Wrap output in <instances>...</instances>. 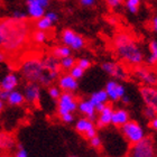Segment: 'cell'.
<instances>
[{
  "label": "cell",
  "instance_id": "6da1fadb",
  "mask_svg": "<svg viewBox=\"0 0 157 157\" xmlns=\"http://www.w3.org/2000/svg\"><path fill=\"white\" fill-rule=\"evenodd\" d=\"M30 25L27 20H18L5 17L0 21V46L1 52L13 56L26 46L30 38Z\"/></svg>",
  "mask_w": 157,
  "mask_h": 157
},
{
  "label": "cell",
  "instance_id": "7a4b0ae2",
  "mask_svg": "<svg viewBox=\"0 0 157 157\" xmlns=\"http://www.w3.org/2000/svg\"><path fill=\"white\" fill-rule=\"evenodd\" d=\"M112 48L116 55L126 65L136 67L144 62V52L130 34L120 32L112 38Z\"/></svg>",
  "mask_w": 157,
  "mask_h": 157
},
{
  "label": "cell",
  "instance_id": "3957f363",
  "mask_svg": "<svg viewBox=\"0 0 157 157\" xmlns=\"http://www.w3.org/2000/svg\"><path fill=\"white\" fill-rule=\"evenodd\" d=\"M19 72L27 82L39 83L43 86H49L55 81L52 73L45 69L43 59L37 56H29L24 59L19 66Z\"/></svg>",
  "mask_w": 157,
  "mask_h": 157
},
{
  "label": "cell",
  "instance_id": "277c9868",
  "mask_svg": "<svg viewBox=\"0 0 157 157\" xmlns=\"http://www.w3.org/2000/svg\"><path fill=\"white\" fill-rule=\"evenodd\" d=\"M128 157H156L153 139L151 137H145L143 140L131 145Z\"/></svg>",
  "mask_w": 157,
  "mask_h": 157
},
{
  "label": "cell",
  "instance_id": "5b68a950",
  "mask_svg": "<svg viewBox=\"0 0 157 157\" xmlns=\"http://www.w3.org/2000/svg\"><path fill=\"white\" fill-rule=\"evenodd\" d=\"M121 129V134L124 135V137L126 138V140L129 144L134 145L138 141L143 140L146 136H145V130L144 128L141 127L140 124L136 122V121H128L127 124H124Z\"/></svg>",
  "mask_w": 157,
  "mask_h": 157
},
{
  "label": "cell",
  "instance_id": "8992f818",
  "mask_svg": "<svg viewBox=\"0 0 157 157\" xmlns=\"http://www.w3.org/2000/svg\"><path fill=\"white\" fill-rule=\"evenodd\" d=\"M134 74L138 81L145 86H157V72L149 65H139L134 67Z\"/></svg>",
  "mask_w": 157,
  "mask_h": 157
},
{
  "label": "cell",
  "instance_id": "52a82bcc",
  "mask_svg": "<svg viewBox=\"0 0 157 157\" xmlns=\"http://www.w3.org/2000/svg\"><path fill=\"white\" fill-rule=\"evenodd\" d=\"M78 102L76 101L72 92H62L57 100V112L59 117L66 113H73L75 110H78Z\"/></svg>",
  "mask_w": 157,
  "mask_h": 157
},
{
  "label": "cell",
  "instance_id": "ba28073f",
  "mask_svg": "<svg viewBox=\"0 0 157 157\" xmlns=\"http://www.w3.org/2000/svg\"><path fill=\"white\" fill-rule=\"evenodd\" d=\"M101 69L108 75L117 78V80H120V81L127 80L128 75H129L126 67L122 64H119L117 62H103L101 65Z\"/></svg>",
  "mask_w": 157,
  "mask_h": 157
},
{
  "label": "cell",
  "instance_id": "9c48e42d",
  "mask_svg": "<svg viewBox=\"0 0 157 157\" xmlns=\"http://www.w3.org/2000/svg\"><path fill=\"white\" fill-rule=\"evenodd\" d=\"M61 39H62L63 45L69 46V47H71L74 51H78V49L83 48L85 44L84 39L71 29L63 30L62 35H61Z\"/></svg>",
  "mask_w": 157,
  "mask_h": 157
},
{
  "label": "cell",
  "instance_id": "30bf717a",
  "mask_svg": "<svg viewBox=\"0 0 157 157\" xmlns=\"http://www.w3.org/2000/svg\"><path fill=\"white\" fill-rule=\"evenodd\" d=\"M105 90L108 93L109 100H111V101L121 100L126 95V89H124V86L121 83H118L115 80H110L109 82H107Z\"/></svg>",
  "mask_w": 157,
  "mask_h": 157
},
{
  "label": "cell",
  "instance_id": "8fae6325",
  "mask_svg": "<svg viewBox=\"0 0 157 157\" xmlns=\"http://www.w3.org/2000/svg\"><path fill=\"white\" fill-rule=\"evenodd\" d=\"M24 95H25V100L28 103L32 105H36L37 102L40 100V84L35 83V82H27L25 88H24Z\"/></svg>",
  "mask_w": 157,
  "mask_h": 157
},
{
  "label": "cell",
  "instance_id": "7c38bea8",
  "mask_svg": "<svg viewBox=\"0 0 157 157\" xmlns=\"http://www.w3.org/2000/svg\"><path fill=\"white\" fill-rule=\"evenodd\" d=\"M76 130L80 132V134H83L85 137L88 138L89 140L91 138L95 137L97 136V129H95V124H93V121L88 119V118H80L75 124Z\"/></svg>",
  "mask_w": 157,
  "mask_h": 157
},
{
  "label": "cell",
  "instance_id": "4fadbf2b",
  "mask_svg": "<svg viewBox=\"0 0 157 157\" xmlns=\"http://www.w3.org/2000/svg\"><path fill=\"white\" fill-rule=\"evenodd\" d=\"M139 93L145 105H149L157 111V86L143 85L139 90Z\"/></svg>",
  "mask_w": 157,
  "mask_h": 157
},
{
  "label": "cell",
  "instance_id": "5bb4252c",
  "mask_svg": "<svg viewBox=\"0 0 157 157\" xmlns=\"http://www.w3.org/2000/svg\"><path fill=\"white\" fill-rule=\"evenodd\" d=\"M113 108L110 105H107L103 110L98 113L97 120H95V126L99 128H105L109 124H112V115H113Z\"/></svg>",
  "mask_w": 157,
  "mask_h": 157
},
{
  "label": "cell",
  "instance_id": "9a60e30c",
  "mask_svg": "<svg viewBox=\"0 0 157 157\" xmlns=\"http://www.w3.org/2000/svg\"><path fill=\"white\" fill-rule=\"evenodd\" d=\"M89 100L92 102V105H94L95 109H97V111H98V113H99V112L101 111V110H103L105 107L107 105L109 97H108V93L105 92V90H99V91L93 92Z\"/></svg>",
  "mask_w": 157,
  "mask_h": 157
},
{
  "label": "cell",
  "instance_id": "2e32d148",
  "mask_svg": "<svg viewBox=\"0 0 157 157\" xmlns=\"http://www.w3.org/2000/svg\"><path fill=\"white\" fill-rule=\"evenodd\" d=\"M59 86L63 92H73L78 89V80L71 74H63L59 78Z\"/></svg>",
  "mask_w": 157,
  "mask_h": 157
},
{
  "label": "cell",
  "instance_id": "e0dca14e",
  "mask_svg": "<svg viewBox=\"0 0 157 157\" xmlns=\"http://www.w3.org/2000/svg\"><path fill=\"white\" fill-rule=\"evenodd\" d=\"M78 110L81 112L82 115H84L85 118H88L90 120H95L97 119V109L90 100H82V101L78 102Z\"/></svg>",
  "mask_w": 157,
  "mask_h": 157
},
{
  "label": "cell",
  "instance_id": "ac0fdd59",
  "mask_svg": "<svg viewBox=\"0 0 157 157\" xmlns=\"http://www.w3.org/2000/svg\"><path fill=\"white\" fill-rule=\"evenodd\" d=\"M17 85H18V76L15 73H8V74H6L2 78L1 82H0L1 90H5V91H13L17 88Z\"/></svg>",
  "mask_w": 157,
  "mask_h": 157
},
{
  "label": "cell",
  "instance_id": "d6986e66",
  "mask_svg": "<svg viewBox=\"0 0 157 157\" xmlns=\"http://www.w3.org/2000/svg\"><path fill=\"white\" fill-rule=\"evenodd\" d=\"M129 121V112L126 109H116L112 115V124L116 127L121 128Z\"/></svg>",
  "mask_w": 157,
  "mask_h": 157
},
{
  "label": "cell",
  "instance_id": "ffe728a7",
  "mask_svg": "<svg viewBox=\"0 0 157 157\" xmlns=\"http://www.w3.org/2000/svg\"><path fill=\"white\" fill-rule=\"evenodd\" d=\"M43 62H44L45 69L47 71H51V72H59V69H62L61 67V59H57L53 54L46 55L43 59Z\"/></svg>",
  "mask_w": 157,
  "mask_h": 157
},
{
  "label": "cell",
  "instance_id": "44dd1931",
  "mask_svg": "<svg viewBox=\"0 0 157 157\" xmlns=\"http://www.w3.org/2000/svg\"><path fill=\"white\" fill-rule=\"evenodd\" d=\"M15 146H16L15 138L9 134L1 132V135H0V147H1V149L5 151H10L15 148Z\"/></svg>",
  "mask_w": 157,
  "mask_h": 157
},
{
  "label": "cell",
  "instance_id": "7402d4cb",
  "mask_svg": "<svg viewBox=\"0 0 157 157\" xmlns=\"http://www.w3.org/2000/svg\"><path fill=\"white\" fill-rule=\"evenodd\" d=\"M27 13L30 19L38 20L45 16V8L38 5H27Z\"/></svg>",
  "mask_w": 157,
  "mask_h": 157
},
{
  "label": "cell",
  "instance_id": "603a6c76",
  "mask_svg": "<svg viewBox=\"0 0 157 157\" xmlns=\"http://www.w3.org/2000/svg\"><path fill=\"white\" fill-rule=\"evenodd\" d=\"M148 49H149V55L147 56L146 63L149 66L157 65V40L153 39L148 44Z\"/></svg>",
  "mask_w": 157,
  "mask_h": 157
},
{
  "label": "cell",
  "instance_id": "cb8c5ba5",
  "mask_svg": "<svg viewBox=\"0 0 157 157\" xmlns=\"http://www.w3.org/2000/svg\"><path fill=\"white\" fill-rule=\"evenodd\" d=\"M25 101H26V100H25L24 93H21L20 91H17V90H13V91L10 92L9 97H8V100H7V102L9 103V105H13V107L21 105Z\"/></svg>",
  "mask_w": 157,
  "mask_h": 157
},
{
  "label": "cell",
  "instance_id": "d4e9b609",
  "mask_svg": "<svg viewBox=\"0 0 157 157\" xmlns=\"http://www.w3.org/2000/svg\"><path fill=\"white\" fill-rule=\"evenodd\" d=\"M52 54L54 56H56L57 59H64V57L72 56V48L69 47V46H66V45L56 46V47L53 48Z\"/></svg>",
  "mask_w": 157,
  "mask_h": 157
},
{
  "label": "cell",
  "instance_id": "484cf974",
  "mask_svg": "<svg viewBox=\"0 0 157 157\" xmlns=\"http://www.w3.org/2000/svg\"><path fill=\"white\" fill-rule=\"evenodd\" d=\"M52 26H53V23L46 16H44L43 18H40V19L36 20V23H35L36 29L43 30V32H47V30H49L51 28H52Z\"/></svg>",
  "mask_w": 157,
  "mask_h": 157
},
{
  "label": "cell",
  "instance_id": "4316f807",
  "mask_svg": "<svg viewBox=\"0 0 157 157\" xmlns=\"http://www.w3.org/2000/svg\"><path fill=\"white\" fill-rule=\"evenodd\" d=\"M32 38L36 44H44L46 42V39H47V35H46V32L36 29L32 34Z\"/></svg>",
  "mask_w": 157,
  "mask_h": 157
},
{
  "label": "cell",
  "instance_id": "83f0119b",
  "mask_svg": "<svg viewBox=\"0 0 157 157\" xmlns=\"http://www.w3.org/2000/svg\"><path fill=\"white\" fill-rule=\"evenodd\" d=\"M75 65H76L75 59H73L72 56L64 57V59H61V67L63 70H72Z\"/></svg>",
  "mask_w": 157,
  "mask_h": 157
},
{
  "label": "cell",
  "instance_id": "f1b7e54d",
  "mask_svg": "<svg viewBox=\"0 0 157 157\" xmlns=\"http://www.w3.org/2000/svg\"><path fill=\"white\" fill-rule=\"evenodd\" d=\"M141 0H126V8L131 13H136L139 9Z\"/></svg>",
  "mask_w": 157,
  "mask_h": 157
},
{
  "label": "cell",
  "instance_id": "f546056e",
  "mask_svg": "<svg viewBox=\"0 0 157 157\" xmlns=\"http://www.w3.org/2000/svg\"><path fill=\"white\" fill-rule=\"evenodd\" d=\"M144 116H145V118H146V119H148V120L151 121V120H153V119H155V118L157 117V111L155 110L154 108L149 107V105H145Z\"/></svg>",
  "mask_w": 157,
  "mask_h": 157
},
{
  "label": "cell",
  "instance_id": "4dcf8cb0",
  "mask_svg": "<svg viewBox=\"0 0 157 157\" xmlns=\"http://www.w3.org/2000/svg\"><path fill=\"white\" fill-rule=\"evenodd\" d=\"M62 92H61V89L59 86H49L48 89V95L54 100H59V98L61 97Z\"/></svg>",
  "mask_w": 157,
  "mask_h": 157
},
{
  "label": "cell",
  "instance_id": "1f68e13d",
  "mask_svg": "<svg viewBox=\"0 0 157 157\" xmlns=\"http://www.w3.org/2000/svg\"><path fill=\"white\" fill-rule=\"evenodd\" d=\"M70 74H71L74 78L78 80V78H81L82 76H83V74H84V70L81 69L80 66L75 65L72 70H70Z\"/></svg>",
  "mask_w": 157,
  "mask_h": 157
},
{
  "label": "cell",
  "instance_id": "d6a6232c",
  "mask_svg": "<svg viewBox=\"0 0 157 157\" xmlns=\"http://www.w3.org/2000/svg\"><path fill=\"white\" fill-rule=\"evenodd\" d=\"M76 65L80 66L81 69H83L85 71V70H88L89 67L91 66V62H90V59L82 57V59H78V61H76Z\"/></svg>",
  "mask_w": 157,
  "mask_h": 157
},
{
  "label": "cell",
  "instance_id": "836d02e7",
  "mask_svg": "<svg viewBox=\"0 0 157 157\" xmlns=\"http://www.w3.org/2000/svg\"><path fill=\"white\" fill-rule=\"evenodd\" d=\"M13 18L18 20H27V17H28V13H24V11H20V10H15L11 15Z\"/></svg>",
  "mask_w": 157,
  "mask_h": 157
},
{
  "label": "cell",
  "instance_id": "e575fe53",
  "mask_svg": "<svg viewBox=\"0 0 157 157\" xmlns=\"http://www.w3.org/2000/svg\"><path fill=\"white\" fill-rule=\"evenodd\" d=\"M26 5H38L46 8L49 5V0H26Z\"/></svg>",
  "mask_w": 157,
  "mask_h": 157
},
{
  "label": "cell",
  "instance_id": "d590c367",
  "mask_svg": "<svg viewBox=\"0 0 157 157\" xmlns=\"http://www.w3.org/2000/svg\"><path fill=\"white\" fill-rule=\"evenodd\" d=\"M105 2H107V5H108L109 8L115 9V8H118L121 3L124 2V0H105Z\"/></svg>",
  "mask_w": 157,
  "mask_h": 157
},
{
  "label": "cell",
  "instance_id": "8d00e7d4",
  "mask_svg": "<svg viewBox=\"0 0 157 157\" xmlns=\"http://www.w3.org/2000/svg\"><path fill=\"white\" fill-rule=\"evenodd\" d=\"M101 144H102V141H101V139H100V137H98V136H95V137L90 139V145H91L93 148H100Z\"/></svg>",
  "mask_w": 157,
  "mask_h": 157
},
{
  "label": "cell",
  "instance_id": "74e56055",
  "mask_svg": "<svg viewBox=\"0 0 157 157\" xmlns=\"http://www.w3.org/2000/svg\"><path fill=\"white\" fill-rule=\"evenodd\" d=\"M15 157H28V153L23 146H18V149L15 153Z\"/></svg>",
  "mask_w": 157,
  "mask_h": 157
},
{
  "label": "cell",
  "instance_id": "f35d334b",
  "mask_svg": "<svg viewBox=\"0 0 157 157\" xmlns=\"http://www.w3.org/2000/svg\"><path fill=\"white\" fill-rule=\"evenodd\" d=\"M45 16L47 17V18H48L53 24L56 23V21L59 20V15H57L56 13H54V11H48V13H46Z\"/></svg>",
  "mask_w": 157,
  "mask_h": 157
},
{
  "label": "cell",
  "instance_id": "ab89813d",
  "mask_svg": "<svg viewBox=\"0 0 157 157\" xmlns=\"http://www.w3.org/2000/svg\"><path fill=\"white\" fill-rule=\"evenodd\" d=\"M61 119H62V121L65 122V124H71V122H73V120H74V116H73L72 113H66V115L61 116Z\"/></svg>",
  "mask_w": 157,
  "mask_h": 157
},
{
  "label": "cell",
  "instance_id": "60d3db41",
  "mask_svg": "<svg viewBox=\"0 0 157 157\" xmlns=\"http://www.w3.org/2000/svg\"><path fill=\"white\" fill-rule=\"evenodd\" d=\"M80 3L83 7H91L95 3V0H80Z\"/></svg>",
  "mask_w": 157,
  "mask_h": 157
},
{
  "label": "cell",
  "instance_id": "b9f144b4",
  "mask_svg": "<svg viewBox=\"0 0 157 157\" xmlns=\"http://www.w3.org/2000/svg\"><path fill=\"white\" fill-rule=\"evenodd\" d=\"M9 94H10L9 91L1 90V92H0V100H2V101H7V100H8V97H9Z\"/></svg>",
  "mask_w": 157,
  "mask_h": 157
},
{
  "label": "cell",
  "instance_id": "7bdbcfd3",
  "mask_svg": "<svg viewBox=\"0 0 157 157\" xmlns=\"http://www.w3.org/2000/svg\"><path fill=\"white\" fill-rule=\"evenodd\" d=\"M151 29L157 33V16H155L154 18H153V20H151Z\"/></svg>",
  "mask_w": 157,
  "mask_h": 157
},
{
  "label": "cell",
  "instance_id": "ee69618b",
  "mask_svg": "<svg viewBox=\"0 0 157 157\" xmlns=\"http://www.w3.org/2000/svg\"><path fill=\"white\" fill-rule=\"evenodd\" d=\"M149 126H151L154 130L157 131V117L155 118V119H153V120H151V122H149Z\"/></svg>",
  "mask_w": 157,
  "mask_h": 157
},
{
  "label": "cell",
  "instance_id": "f6af8a7d",
  "mask_svg": "<svg viewBox=\"0 0 157 157\" xmlns=\"http://www.w3.org/2000/svg\"><path fill=\"white\" fill-rule=\"evenodd\" d=\"M121 101L124 102V105H127V103H129V102H130V99H129V97H128V95H124V98L121 99Z\"/></svg>",
  "mask_w": 157,
  "mask_h": 157
},
{
  "label": "cell",
  "instance_id": "bcb514c9",
  "mask_svg": "<svg viewBox=\"0 0 157 157\" xmlns=\"http://www.w3.org/2000/svg\"><path fill=\"white\" fill-rule=\"evenodd\" d=\"M1 157H11L10 155H8V154H2L1 155Z\"/></svg>",
  "mask_w": 157,
  "mask_h": 157
},
{
  "label": "cell",
  "instance_id": "7dc6e473",
  "mask_svg": "<svg viewBox=\"0 0 157 157\" xmlns=\"http://www.w3.org/2000/svg\"><path fill=\"white\" fill-rule=\"evenodd\" d=\"M0 108H1V109L3 108V101H2V100H1V102H0Z\"/></svg>",
  "mask_w": 157,
  "mask_h": 157
},
{
  "label": "cell",
  "instance_id": "c3c4849f",
  "mask_svg": "<svg viewBox=\"0 0 157 157\" xmlns=\"http://www.w3.org/2000/svg\"><path fill=\"white\" fill-rule=\"evenodd\" d=\"M71 157H75V156H71Z\"/></svg>",
  "mask_w": 157,
  "mask_h": 157
}]
</instances>
